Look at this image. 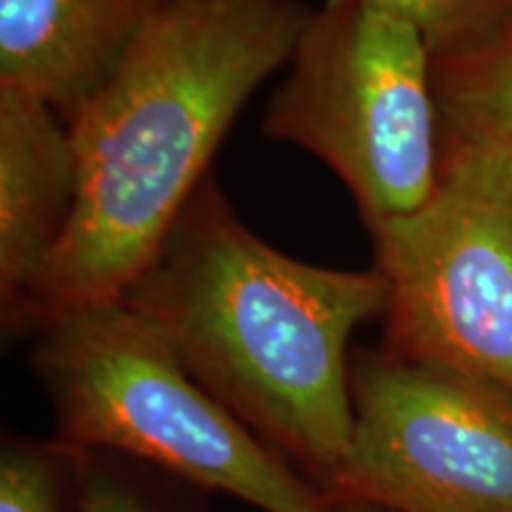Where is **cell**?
Listing matches in <instances>:
<instances>
[{"label": "cell", "mask_w": 512, "mask_h": 512, "mask_svg": "<svg viewBox=\"0 0 512 512\" xmlns=\"http://www.w3.org/2000/svg\"><path fill=\"white\" fill-rule=\"evenodd\" d=\"M79 152L69 121L34 95L0 86V302L22 330L43 273L79 200Z\"/></svg>", "instance_id": "7"}, {"label": "cell", "mask_w": 512, "mask_h": 512, "mask_svg": "<svg viewBox=\"0 0 512 512\" xmlns=\"http://www.w3.org/2000/svg\"><path fill=\"white\" fill-rule=\"evenodd\" d=\"M437 98L451 143L512 152V27L482 55L439 69Z\"/></svg>", "instance_id": "9"}, {"label": "cell", "mask_w": 512, "mask_h": 512, "mask_svg": "<svg viewBox=\"0 0 512 512\" xmlns=\"http://www.w3.org/2000/svg\"><path fill=\"white\" fill-rule=\"evenodd\" d=\"M332 512H384V510H377L373 505L356 503V501H332Z\"/></svg>", "instance_id": "13"}, {"label": "cell", "mask_w": 512, "mask_h": 512, "mask_svg": "<svg viewBox=\"0 0 512 512\" xmlns=\"http://www.w3.org/2000/svg\"><path fill=\"white\" fill-rule=\"evenodd\" d=\"M164 0H0V86L72 121Z\"/></svg>", "instance_id": "8"}, {"label": "cell", "mask_w": 512, "mask_h": 512, "mask_svg": "<svg viewBox=\"0 0 512 512\" xmlns=\"http://www.w3.org/2000/svg\"><path fill=\"white\" fill-rule=\"evenodd\" d=\"M81 448L57 437H5L0 451V512H79Z\"/></svg>", "instance_id": "11"}, {"label": "cell", "mask_w": 512, "mask_h": 512, "mask_svg": "<svg viewBox=\"0 0 512 512\" xmlns=\"http://www.w3.org/2000/svg\"><path fill=\"white\" fill-rule=\"evenodd\" d=\"M264 133L328 164L366 228L418 211L437 190L439 98L422 31L382 0H325L306 19Z\"/></svg>", "instance_id": "4"}, {"label": "cell", "mask_w": 512, "mask_h": 512, "mask_svg": "<svg viewBox=\"0 0 512 512\" xmlns=\"http://www.w3.org/2000/svg\"><path fill=\"white\" fill-rule=\"evenodd\" d=\"M29 366L64 444L145 460L264 512H332L330 498L214 399L121 299L50 320Z\"/></svg>", "instance_id": "3"}, {"label": "cell", "mask_w": 512, "mask_h": 512, "mask_svg": "<svg viewBox=\"0 0 512 512\" xmlns=\"http://www.w3.org/2000/svg\"><path fill=\"white\" fill-rule=\"evenodd\" d=\"M119 299L247 430L332 496L351 448V335L387 304L375 266L342 271L278 252L207 176Z\"/></svg>", "instance_id": "2"}, {"label": "cell", "mask_w": 512, "mask_h": 512, "mask_svg": "<svg viewBox=\"0 0 512 512\" xmlns=\"http://www.w3.org/2000/svg\"><path fill=\"white\" fill-rule=\"evenodd\" d=\"M368 233L384 347L512 399V152L451 143L430 200Z\"/></svg>", "instance_id": "5"}, {"label": "cell", "mask_w": 512, "mask_h": 512, "mask_svg": "<svg viewBox=\"0 0 512 512\" xmlns=\"http://www.w3.org/2000/svg\"><path fill=\"white\" fill-rule=\"evenodd\" d=\"M351 448L330 501L512 512V399L396 351L351 356Z\"/></svg>", "instance_id": "6"}, {"label": "cell", "mask_w": 512, "mask_h": 512, "mask_svg": "<svg viewBox=\"0 0 512 512\" xmlns=\"http://www.w3.org/2000/svg\"><path fill=\"white\" fill-rule=\"evenodd\" d=\"M79 512H214L200 486L145 460L83 451Z\"/></svg>", "instance_id": "10"}, {"label": "cell", "mask_w": 512, "mask_h": 512, "mask_svg": "<svg viewBox=\"0 0 512 512\" xmlns=\"http://www.w3.org/2000/svg\"><path fill=\"white\" fill-rule=\"evenodd\" d=\"M430 43L439 69L482 55L512 27V0H382Z\"/></svg>", "instance_id": "12"}, {"label": "cell", "mask_w": 512, "mask_h": 512, "mask_svg": "<svg viewBox=\"0 0 512 512\" xmlns=\"http://www.w3.org/2000/svg\"><path fill=\"white\" fill-rule=\"evenodd\" d=\"M311 12L299 0H164L69 121L79 200L24 328L119 299L195 195L211 157Z\"/></svg>", "instance_id": "1"}]
</instances>
